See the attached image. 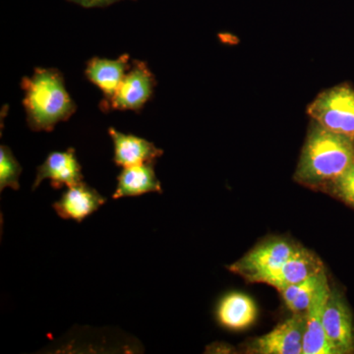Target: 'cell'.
Wrapping results in <instances>:
<instances>
[{
	"mask_svg": "<svg viewBox=\"0 0 354 354\" xmlns=\"http://www.w3.org/2000/svg\"><path fill=\"white\" fill-rule=\"evenodd\" d=\"M44 179H50L55 189L64 186L71 187L82 183L81 165L76 157L75 149L70 148L65 152H53L48 156L44 164L37 169L32 190H36Z\"/></svg>",
	"mask_w": 354,
	"mask_h": 354,
	"instance_id": "cell-8",
	"label": "cell"
},
{
	"mask_svg": "<svg viewBox=\"0 0 354 354\" xmlns=\"http://www.w3.org/2000/svg\"><path fill=\"white\" fill-rule=\"evenodd\" d=\"M130 57L123 55L118 59H104L94 57L88 60L86 67V76L90 82L95 84L102 91L104 102L102 104L111 101V97L120 88L121 82L130 69Z\"/></svg>",
	"mask_w": 354,
	"mask_h": 354,
	"instance_id": "cell-13",
	"label": "cell"
},
{
	"mask_svg": "<svg viewBox=\"0 0 354 354\" xmlns=\"http://www.w3.org/2000/svg\"><path fill=\"white\" fill-rule=\"evenodd\" d=\"M257 315L255 302L243 293L232 292L225 295L216 307L218 323L230 330H239L250 327Z\"/></svg>",
	"mask_w": 354,
	"mask_h": 354,
	"instance_id": "cell-15",
	"label": "cell"
},
{
	"mask_svg": "<svg viewBox=\"0 0 354 354\" xmlns=\"http://www.w3.org/2000/svg\"><path fill=\"white\" fill-rule=\"evenodd\" d=\"M153 192L162 193V185L156 176L155 162H146L123 167L113 198L136 197Z\"/></svg>",
	"mask_w": 354,
	"mask_h": 354,
	"instance_id": "cell-14",
	"label": "cell"
},
{
	"mask_svg": "<svg viewBox=\"0 0 354 354\" xmlns=\"http://www.w3.org/2000/svg\"><path fill=\"white\" fill-rule=\"evenodd\" d=\"M324 270L325 268L322 261L315 253L297 245L292 255L286 261L274 276L268 279L266 285L271 286L281 292L288 286L301 283Z\"/></svg>",
	"mask_w": 354,
	"mask_h": 354,
	"instance_id": "cell-11",
	"label": "cell"
},
{
	"mask_svg": "<svg viewBox=\"0 0 354 354\" xmlns=\"http://www.w3.org/2000/svg\"><path fill=\"white\" fill-rule=\"evenodd\" d=\"M155 86V76L148 65L140 60H133L120 88L104 106L106 109L139 111L152 97Z\"/></svg>",
	"mask_w": 354,
	"mask_h": 354,
	"instance_id": "cell-6",
	"label": "cell"
},
{
	"mask_svg": "<svg viewBox=\"0 0 354 354\" xmlns=\"http://www.w3.org/2000/svg\"><path fill=\"white\" fill-rule=\"evenodd\" d=\"M328 281H328L327 272L324 270L323 272L310 277L301 283L288 286L279 293L286 307L292 312V314H304L313 301L317 292Z\"/></svg>",
	"mask_w": 354,
	"mask_h": 354,
	"instance_id": "cell-16",
	"label": "cell"
},
{
	"mask_svg": "<svg viewBox=\"0 0 354 354\" xmlns=\"http://www.w3.org/2000/svg\"><path fill=\"white\" fill-rule=\"evenodd\" d=\"M326 335L337 354L354 353L353 315L341 292L330 288L323 314Z\"/></svg>",
	"mask_w": 354,
	"mask_h": 354,
	"instance_id": "cell-7",
	"label": "cell"
},
{
	"mask_svg": "<svg viewBox=\"0 0 354 354\" xmlns=\"http://www.w3.org/2000/svg\"><path fill=\"white\" fill-rule=\"evenodd\" d=\"M109 134L113 142V162L121 167L155 162L164 151L155 144L132 134H124L111 127Z\"/></svg>",
	"mask_w": 354,
	"mask_h": 354,
	"instance_id": "cell-12",
	"label": "cell"
},
{
	"mask_svg": "<svg viewBox=\"0 0 354 354\" xmlns=\"http://www.w3.org/2000/svg\"><path fill=\"white\" fill-rule=\"evenodd\" d=\"M305 313L292 314L267 334L248 342L247 353L302 354L305 332Z\"/></svg>",
	"mask_w": 354,
	"mask_h": 354,
	"instance_id": "cell-5",
	"label": "cell"
},
{
	"mask_svg": "<svg viewBox=\"0 0 354 354\" xmlns=\"http://www.w3.org/2000/svg\"><path fill=\"white\" fill-rule=\"evenodd\" d=\"M354 162V139L317 125L310 131L295 180L311 188L328 187Z\"/></svg>",
	"mask_w": 354,
	"mask_h": 354,
	"instance_id": "cell-1",
	"label": "cell"
},
{
	"mask_svg": "<svg viewBox=\"0 0 354 354\" xmlns=\"http://www.w3.org/2000/svg\"><path fill=\"white\" fill-rule=\"evenodd\" d=\"M297 244L288 239L272 237L261 242L252 250L227 268L249 283H267L292 255Z\"/></svg>",
	"mask_w": 354,
	"mask_h": 354,
	"instance_id": "cell-3",
	"label": "cell"
},
{
	"mask_svg": "<svg viewBox=\"0 0 354 354\" xmlns=\"http://www.w3.org/2000/svg\"><path fill=\"white\" fill-rule=\"evenodd\" d=\"M308 113L326 129L354 139V91L348 86H337L319 95Z\"/></svg>",
	"mask_w": 354,
	"mask_h": 354,
	"instance_id": "cell-4",
	"label": "cell"
},
{
	"mask_svg": "<svg viewBox=\"0 0 354 354\" xmlns=\"http://www.w3.org/2000/svg\"><path fill=\"white\" fill-rule=\"evenodd\" d=\"M335 196L354 208V162L339 178L329 186Z\"/></svg>",
	"mask_w": 354,
	"mask_h": 354,
	"instance_id": "cell-18",
	"label": "cell"
},
{
	"mask_svg": "<svg viewBox=\"0 0 354 354\" xmlns=\"http://www.w3.org/2000/svg\"><path fill=\"white\" fill-rule=\"evenodd\" d=\"M106 202L95 188L85 183L68 187L62 198L53 204L58 216L64 220L82 223L86 218L94 214Z\"/></svg>",
	"mask_w": 354,
	"mask_h": 354,
	"instance_id": "cell-9",
	"label": "cell"
},
{
	"mask_svg": "<svg viewBox=\"0 0 354 354\" xmlns=\"http://www.w3.org/2000/svg\"><path fill=\"white\" fill-rule=\"evenodd\" d=\"M21 88L25 93L23 106L27 123L34 131H51L57 123L75 113V102L65 88L59 70L39 67L31 77L22 79Z\"/></svg>",
	"mask_w": 354,
	"mask_h": 354,
	"instance_id": "cell-2",
	"label": "cell"
},
{
	"mask_svg": "<svg viewBox=\"0 0 354 354\" xmlns=\"http://www.w3.org/2000/svg\"><path fill=\"white\" fill-rule=\"evenodd\" d=\"M67 1L73 2L85 8H95V7L109 6L121 0H67Z\"/></svg>",
	"mask_w": 354,
	"mask_h": 354,
	"instance_id": "cell-19",
	"label": "cell"
},
{
	"mask_svg": "<svg viewBox=\"0 0 354 354\" xmlns=\"http://www.w3.org/2000/svg\"><path fill=\"white\" fill-rule=\"evenodd\" d=\"M329 281L317 292L306 313V323L302 354H337L326 335L323 326V314L330 295Z\"/></svg>",
	"mask_w": 354,
	"mask_h": 354,
	"instance_id": "cell-10",
	"label": "cell"
},
{
	"mask_svg": "<svg viewBox=\"0 0 354 354\" xmlns=\"http://www.w3.org/2000/svg\"><path fill=\"white\" fill-rule=\"evenodd\" d=\"M22 172V167L12 151L6 145L0 147V190L4 188H11L13 190H19V177Z\"/></svg>",
	"mask_w": 354,
	"mask_h": 354,
	"instance_id": "cell-17",
	"label": "cell"
}]
</instances>
